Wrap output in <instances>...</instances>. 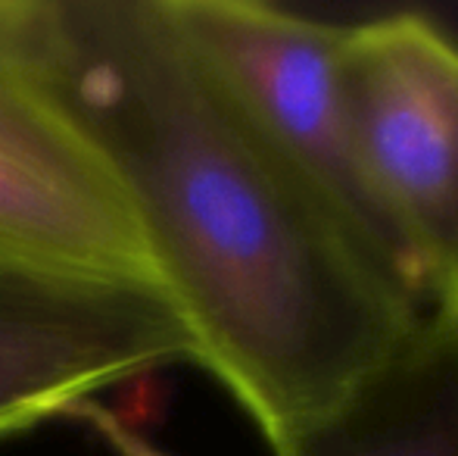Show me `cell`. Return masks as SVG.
Returning <instances> with one entry per match:
<instances>
[{"instance_id": "6da1fadb", "label": "cell", "mask_w": 458, "mask_h": 456, "mask_svg": "<svg viewBox=\"0 0 458 456\" xmlns=\"http://www.w3.org/2000/svg\"><path fill=\"white\" fill-rule=\"evenodd\" d=\"M69 88L125 178L199 363L268 451L428 310L256 125L165 0H54Z\"/></svg>"}, {"instance_id": "7a4b0ae2", "label": "cell", "mask_w": 458, "mask_h": 456, "mask_svg": "<svg viewBox=\"0 0 458 456\" xmlns=\"http://www.w3.org/2000/svg\"><path fill=\"white\" fill-rule=\"evenodd\" d=\"M0 266L165 294L131 191L69 88L54 0H0Z\"/></svg>"}, {"instance_id": "3957f363", "label": "cell", "mask_w": 458, "mask_h": 456, "mask_svg": "<svg viewBox=\"0 0 458 456\" xmlns=\"http://www.w3.org/2000/svg\"><path fill=\"white\" fill-rule=\"evenodd\" d=\"M337 85L365 176L430 304L458 306V44L418 13L344 25Z\"/></svg>"}, {"instance_id": "277c9868", "label": "cell", "mask_w": 458, "mask_h": 456, "mask_svg": "<svg viewBox=\"0 0 458 456\" xmlns=\"http://www.w3.org/2000/svg\"><path fill=\"white\" fill-rule=\"evenodd\" d=\"M172 22L352 235L421 300L411 250L380 207L337 85L344 25L256 0H165Z\"/></svg>"}, {"instance_id": "5b68a950", "label": "cell", "mask_w": 458, "mask_h": 456, "mask_svg": "<svg viewBox=\"0 0 458 456\" xmlns=\"http://www.w3.org/2000/svg\"><path fill=\"white\" fill-rule=\"evenodd\" d=\"M175 363L193 341L157 288L0 266V438Z\"/></svg>"}, {"instance_id": "8992f818", "label": "cell", "mask_w": 458, "mask_h": 456, "mask_svg": "<svg viewBox=\"0 0 458 456\" xmlns=\"http://www.w3.org/2000/svg\"><path fill=\"white\" fill-rule=\"evenodd\" d=\"M272 456H458V306H428L371 375Z\"/></svg>"}]
</instances>
